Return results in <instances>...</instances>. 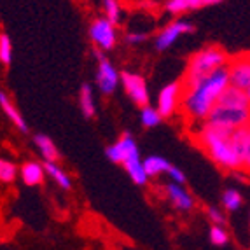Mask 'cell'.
Here are the masks:
<instances>
[{
	"mask_svg": "<svg viewBox=\"0 0 250 250\" xmlns=\"http://www.w3.org/2000/svg\"><path fill=\"white\" fill-rule=\"evenodd\" d=\"M229 86V72L228 67L215 70L208 79H205L198 88L184 93L180 107L189 121H207L212 108L217 105L222 91Z\"/></svg>",
	"mask_w": 250,
	"mask_h": 250,
	"instance_id": "1",
	"label": "cell"
},
{
	"mask_svg": "<svg viewBox=\"0 0 250 250\" xmlns=\"http://www.w3.org/2000/svg\"><path fill=\"white\" fill-rule=\"evenodd\" d=\"M234 129L222 128V126L212 125L205 121L196 133V142L201 149L208 154L215 165L226 170H238L242 168V163L234 154L231 147V133Z\"/></svg>",
	"mask_w": 250,
	"mask_h": 250,
	"instance_id": "2",
	"label": "cell"
},
{
	"mask_svg": "<svg viewBox=\"0 0 250 250\" xmlns=\"http://www.w3.org/2000/svg\"><path fill=\"white\" fill-rule=\"evenodd\" d=\"M229 56L221 46H205L203 49L196 51L188 62V67L184 72V77L180 79L182 95L198 88L205 79H208L215 70L222 67H228Z\"/></svg>",
	"mask_w": 250,
	"mask_h": 250,
	"instance_id": "3",
	"label": "cell"
},
{
	"mask_svg": "<svg viewBox=\"0 0 250 250\" xmlns=\"http://www.w3.org/2000/svg\"><path fill=\"white\" fill-rule=\"evenodd\" d=\"M207 123L222 126L228 129L245 128L250 125V108H234V107H222L215 105L212 112L207 117Z\"/></svg>",
	"mask_w": 250,
	"mask_h": 250,
	"instance_id": "4",
	"label": "cell"
},
{
	"mask_svg": "<svg viewBox=\"0 0 250 250\" xmlns=\"http://www.w3.org/2000/svg\"><path fill=\"white\" fill-rule=\"evenodd\" d=\"M89 39L96 49L104 51V53L112 51L117 42L116 26L105 18H96L91 21V26H89Z\"/></svg>",
	"mask_w": 250,
	"mask_h": 250,
	"instance_id": "5",
	"label": "cell"
},
{
	"mask_svg": "<svg viewBox=\"0 0 250 250\" xmlns=\"http://www.w3.org/2000/svg\"><path fill=\"white\" fill-rule=\"evenodd\" d=\"M194 32V25L188 20H175L168 23L167 26H163L161 32L156 35L154 39V47L158 51H167L170 49L182 35H188Z\"/></svg>",
	"mask_w": 250,
	"mask_h": 250,
	"instance_id": "6",
	"label": "cell"
},
{
	"mask_svg": "<svg viewBox=\"0 0 250 250\" xmlns=\"http://www.w3.org/2000/svg\"><path fill=\"white\" fill-rule=\"evenodd\" d=\"M121 84L126 95L129 96V100L135 105H138V107L149 105V89H147V83L142 75L133 74V72H121Z\"/></svg>",
	"mask_w": 250,
	"mask_h": 250,
	"instance_id": "7",
	"label": "cell"
},
{
	"mask_svg": "<svg viewBox=\"0 0 250 250\" xmlns=\"http://www.w3.org/2000/svg\"><path fill=\"white\" fill-rule=\"evenodd\" d=\"M228 72H229V86L247 91L250 88V54H240L229 58Z\"/></svg>",
	"mask_w": 250,
	"mask_h": 250,
	"instance_id": "8",
	"label": "cell"
},
{
	"mask_svg": "<svg viewBox=\"0 0 250 250\" xmlns=\"http://www.w3.org/2000/svg\"><path fill=\"white\" fill-rule=\"evenodd\" d=\"M182 100V86L180 81H173V83L167 84L165 88L159 91L158 95V110L161 114V117H171L177 112V108Z\"/></svg>",
	"mask_w": 250,
	"mask_h": 250,
	"instance_id": "9",
	"label": "cell"
},
{
	"mask_svg": "<svg viewBox=\"0 0 250 250\" xmlns=\"http://www.w3.org/2000/svg\"><path fill=\"white\" fill-rule=\"evenodd\" d=\"M96 88L100 89L104 95H112L116 88L121 84V74L116 70L110 60L107 56L98 60V68H96Z\"/></svg>",
	"mask_w": 250,
	"mask_h": 250,
	"instance_id": "10",
	"label": "cell"
},
{
	"mask_svg": "<svg viewBox=\"0 0 250 250\" xmlns=\"http://www.w3.org/2000/svg\"><path fill=\"white\" fill-rule=\"evenodd\" d=\"M137 150H138V146H137V142H135L133 135L129 133V131H125L117 142H114L112 146H108L107 149H105V156H107L108 161L123 165V163L133 154V152H137Z\"/></svg>",
	"mask_w": 250,
	"mask_h": 250,
	"instance_id": "11",
	"label": "cell"
},
{
	"mask_svg": "<svg viewBox=\"0 0 250 250\" xmlns=\"http://www.w3.org/2000/svg\"><path fill=\"white\" fill-rule=\"evenodd\" d=\"M165 191H167L168 200L173 203V207H175L177 210H180V212H189V210H192L194 200H192L191 194L182 188V184L168 182L167 186H165Z\"/></svg>",
	"mask_w": 250,
	"mask_h": 250,
	"instance_id": "12",
	"label": "cell"
},
{
	"mask_svg": "<svg viewBox=\"0 0 250 250\" xmlns=\"http://www.w3.org/2000/svg\"><path fill=\"white\" fill-rule=\"evenodd\" d=\"M0 108H2V112L5 114V117L20 129L21 133H28L30 129H28L26 121L23 119V116H21V112L18 110L16 105L13 104V100L9 98L7 93H4V91H0Z\"/></svg>",
	"mask_w": 250,
	"mask_h": 250,
	"instance_id": "13",
	"label": "cell"
},
{
	"mask_svg": "<svg viewBox=\"0 0 250 250\" xmlns=\"http://www.w3.org/2000/svg\"><path fill=\"white\" fill-rule=\"evenodd\" d=\"M123 167H125L129 179L133 180L137 186H146L149 177H147L146 168H144V159L140 158V150H137V152H133V154L129 156V158L123 163Z\"/></svg>",
	"mask_w": 250,
	"mask_h": 250,
	"instance_id": "14",
	"label": "cell"
},
{
	"mask_svg": "<svg viewBox=\"0 0 250 250\" xmlns=\"http://www.w3.org/2000/svg\"><path fill=\"white\" fill-rule=\"evenodd\" d=\"M34 144L37 147L39 154L42 156L44 161H49V163H58V159L62 158L60 154V149L56 147V144L53 142V138L46 133H37L34 135Z\"/></svg>",
	"mask_w": 250,
	"mask_h": 250,
	"instance_id": "15",
	"label": "cell"
},
{
	"mask_svg": "<svg viewBox=\"0 0 250 250\" xmlns=\"http://www.w3.org/2000/svg\"><path fill=\"white\" fill-rule=\"evenodd\" d=\"M217 105H222V107H234V108H250V102H249L247 93L243 91V89L234 88V86H228V88L222 91Z\"/></svg>",
	"mask_w": 250,
	"mask_h": 250,
	"instance_id": "16",
	"label": "cell"
},
{
	"mask_svg": "<svg viewBox=\"0 0 250 250\" xmlns=\"http://www.w3.org/2000/svg\"><path fill=\"white\" fill-rule=\"evenodd\" d=\"M20 175L21 180L25 186H30V188H34V186H39V184L44 182V177H46V170H44V165L39 161H28L25 163L20 170Z\"/></svg>",
	"mask_w": 250,
	"mask_h": 250,
	"instance_id": "17",
	"label": "cell"
},
{
	"mask_svg": "<svg viewBox=\"0 0 250 250\" xmlns=\"http://www.w3.org/2000/svg\"><path fill=\"white\" fill-rule=\"evenodd\" d=\"M79 107L81 112L86 119H93L96 116V104H95V93L93 86L88 83H83L79 88Z\"/></svg>",
	"mask_w": 250,
	"mask_h": 250,
	"instance_id": "18",
	"label": "cell"
},
{
	"mask_svg": "<svg viewBox=\"0 0 250 250\" xmlns=\"http://www.w3.org/2000/svg\"><path fill=\"white\" fill-rule=\"evenodd\" d=\"M200 7H205V0H167V4H165L167 13L173 14V16L196 11Z\"/></svg>",
	"mask_w": 250,
	"mask_h": 250,
	"instance_id": "19",
	"label": "cell"
},
{
	"mask_svg": "<svg viewBox=\"0 0 250 250\" xmlns=\"http://www.w3.org/2000/svg\"><path fill=\"white\" fill-rule=\"evenodd\" d=\"M171 163L168 159L161 158V156H149L144 159V168H146L147 177H158L161 173H168Z\"/></svg>",
	"mask_w": 250,
	"mask_h": 250,
	"instance_id": "20",
	"label": "cell"
},
{
	"mask_svg": "<svg viewBox=\"0 0 250 250\" xmlns=\"http://www.w3.org/2000/svg\"><path fill=\"white\" fill-rule=\"evenodd\" d=\"M247 131H249V126L238 128L231 133V147H233L236 158L242 163V168L245 165V154H247Z\"/></svg>",
	"mask_w": 250,
	"mask_h": 250,
	"instance_id": "21",
	"label": "cell"
},
{
	"mask_svg": "<svg viewBox=\"0 0 250 250\" xmlns=\"http://www.w3.org/2000/svg\"><path fill=\"white\" fill-rule=\"evenodd\" d=\"M44 170H46V175H49L54 182L58 184L62 189H70L72 188V182H70V177L58 167V163H49V161H44Z\"/></svg>",
	"mask_w": 250,
	"mask_h": 250,
	"instance_id": "22",
	"label": "cell"
},
{
	"mask_svg": "<svg viewBox=\"0 0 250 250\" xmlns=\"http://www.w3.org/2000/svg\"><path fill=\"white\" fill-rule=\"evenodd\" d=\"M102 9H104L105 20H108L114 26H117L123 20V7L119 0H102Z\"/></svg>",
	"mask_w": 250,
	"mask_h": 250,
	"instance_id": "23",
	"label": "cell"
},
{
	"mask_svg": "<svg viewBox=\"0 0 250 250\" xmlns=\"http://www.w3.org/2000/svg\"><path fill=\"white\" fill-rule=\"evenodd\" d=\"M222 205H224V208L228 210V212H236V210H240L243 205L242 192L233 188L226 189V191L222 192Z\"/></svg>",
	"mask_w": 250,
	"mask_h": 250,
	"instance_id": "24",
	"label": "cell"
},
{
	"mask_svg": "<svg viewBox=\"0 0 250 250\" xmlns=\"http://www.w3.org/2000/svg\"><path fill=\"white\" fill-rule=\"evenodd\" d=\"M140 121H142V125L146 128H156L163 121V117L158 108L147 105V107H142V110H140Z\"/></svg>",
	"mask_w": 250,
	"mask_h": 250,
	"instance_id": "25",
	"label": "cell"
},
{
	"mask_svg": "<svg viewBox=\"0 0 250 250\" xmlns=\"http://www.w3.org/2000/svg\"><path fill=\"white\" fill-rule=\"evenodd\" d=\"M18 175V167L11 159L0 158V182L2 184H11L16 180Z\"/></svg>",
	"mask_w": 250,
	"mask_h": 250,
	"instance_id": "26",
	"label": "cell"
},
{
	"mask_svg": "<svg viewBox=\"0 0 250 250\" xmlns=\"http://www.w3.org/2000/svg\"><path fill=\"white\" fill-rule=\"evenodd\" d=\"M0 63L4 67L13 63V41L7 34H0Z\"/></svg>",
	"mask_w": 250,
	"mask_h": 250,
	"instance_id": "27",
	"label": "cell"
},
{
	"mask_svg": "<svg viewBox=\"0 0 250 250\" xmlns=\"http://www.w3.org/2000/svg\"><path fill=\"white\" fill-rule=\"evenodd\" d=\"M210 242L213 243V245L217 247H222L228 243V240H229V236H228V231L224 229V226H212L210 228Z\"/></svg>",
	"mask_w": 250,
	"mask_h": 250,
	"instance_id": "28",
	"label": "cell"
},
{
	"mask_svg": "<svg viewBox=\"0 0 250 250\" xmlns=\"http://www.w3.org/2000/svg\"><path fill=\"white\" fill-rule=\"evenodd\" d=\"M207 213H208V219H210V222H213V226H224L226 215L222 213L221 208H217V207H210V208L207 210Z\"/></svg>",
	"mask_w": 250,
	"mask_h": 250,
	"instance_id": "29",
	"label": "cell"
},
{
	"mask_svg": "<svg viewBox=\"0 0 250 250\" xmlns=\"http://www.w3.org/2000/svg\"><path fill=\"white\" fill-rule=\"evenodd\" d=\"M125 41L128 44H142V42L149 41V34H146V32H128Z\"/></svg>",
	"mask_w": 250,
	"mask_h": 250,
	"instance_id": "30",
	"label": "cell"
},
{
	"mask_svg": "<svg viewBox=\"0 0 250 250\" xmlns=\"http://www.w3.org/2000/svg\"><path fill=\"white\" fill-rule=\"evenodd\" d=\"M168 175H170V179L173 180L175 184H184V182H186V173H184L179 167H173V165H171L170 170H168Z\"/></svg>",
	"mask_w": 250,
	"mask_h": 250,
	"instance_id": "31",
	"label": "cell"
},
{
	"mask_svg": "<svg viewBox=\"0 0 250 250\" xmlns=\"http://www.w3.org/2000/svg\"><path fill=\"white\" fill-rule=\"evenodd\" d=\"M243 168L250 170V125H249V131H247V154H245V165Z\"/></svg>",
	"mask_w": 250,
	"mask_h": 250,
	"instance_id": "32",
	"label": "cell"
},
{
	"mask_svg": "<svg viewBox=\"0 0 250 250\" xmlns=\"http://www.w3.org/2000/svg\"><path fill=\"white\" fill-rule=\"evenodd\" d=\"M222 2H224V0H205V7H207V5H217V4H222Z\"/></svg>",
	"mask_w": 250,
	"mask_h": 250,
	"instance_id": "33",
	"label": "cell"
},
{
	"mask_svg": "<svg viewBox=\"0 0 250 250\" xmlns=\"http://www.w3.org/2000/svg\"><path fill=\"white\" fill-rule=\"evenodd\" d=\"M245 93H247V96H249V102H250V88H249V89H247V91H245Z\"/></svg>",
	"mask_w": 250,
	"mask_h": 250,
	"instance_id": "34",
	"label": "cell"
},
{
	"mask_svg": "<svg viewBox=\"0 0 250 250\" xmlns=\"http://www.w3.org/2000/svg\"><path fill=\"white\" fill-rule=\"evenodd\" d=\"M249 221H250V215H249Z\"/></svg>",
	"mask_w": 250,
	"mask_h": 250,
	"instance_id": "35",
	"label": "cell"
}]
</instances>
